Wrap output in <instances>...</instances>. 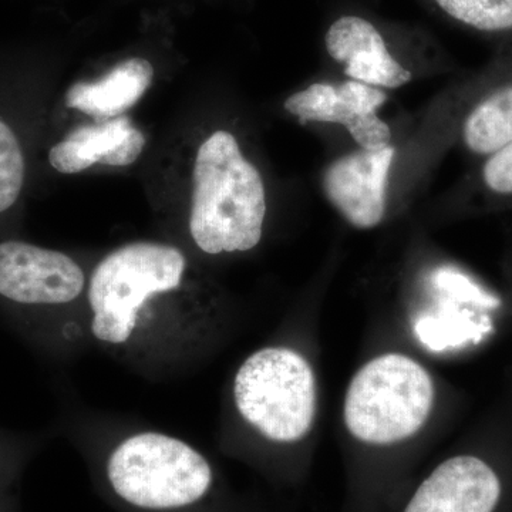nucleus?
Returning <instances> with one entry per match:
<instances>
[{
  "label": "nucleus",
  "instance_id": "f257e3e1",
  "mask_svg": "<svg viewBox=\"0 0 512 512\" xmlns=\"http://www.w3.org/2000/svg\"><path fill=\"white\" fill-rule=\"evenodd\" d=\"M265 215V185L258 168L231 133L212 134L194 165L190 229L195 244L211 255L254 249Z\"/></svg>",
  "mask_w": 512,
  "mask_h": 512
},
{
  "label": "nucleus",
  "instance_id": "f03ea898",
  "mask_svg": "<svg viewBox=\"0 0 512 512\" xmlns=\"http://www.w3.org/2000/svg\"><path fill=\"white\" fill-rule=\"evenodd\" d=\"M117 500L137 512H185L205 503L215 484L207 458L174 437L143 433L114 448L104 467Z\"/></svg>",
  "mask_w": 512,
  "mask_h": 512
},
{
  "label": "nucleus",
  "instance_id": "7ed1b4c3",
  "mask_svg": "<svg viewBox=\"0 0 512 512\" xmlns=\"http://www.w3.org/2000/svg\"><path fill=\"white\" fill-rule=\"evenodd\" d=\"M434 402L433 380L412 357L383 355L353 376L345 397V424L369 446H393L424 426Z\"/></svg>",
  "mask_w": 512,
  "mask_h": 512
},
{
  "label": "nucleus",
  "instance_id": "20e7f679",
  "mask_svg": "<svg viewBox=\"0 0 512 512\" xmlns=\"http://www.w3.org/2000/svg\"><path fill=\"white\" fill-rule=\"evenodd\" d=\"M234 397L239 414L275 443L305 439L315 421V373L292 349L266 348L249 356L235 376Z\"/></svg>",
  "mask_w": 512,
  "mask_h": 512
},
{
  "label": "nucleus",
  "instance_id": "39448f33",
  "mask_svg": "<svg viewBox=\"0 0 512 512\" xmlns=\"http://www.w3.org/2000/svg\"><path fill=\"white\" fill-rule=\"evenodd\" d=\"M184 269V255L170 245L136 242L111 252L90 281L94 336L103 342H126L144 302L178 288Z\"/></svg>",
  "mask_w": 512,
  "mask_h": 512
},
{
  "label": "nucleus",
  "instance_id": "423d86ee",
  "mask_svg": "<svg viewBox=\"0 0 512 512\" xmlns=\"http://www.w3.org/2000/svg\"><path fill=\"white\" fill-rule=\"evenodd\" d=\"M387 101L379 87L346 80L318 82L293 93L285 100V110L305 123L339 124L363 150L392 146V128L377 114Z\"/></svg>",
  "mask_w": 512,
  "mask_h": 512
},
{
  "label": "nucleus",
  "instance_id": "0eeeda50",
  "mask_svg": "<svg viewBox=\"0 0 512 512\" xmlns=\"http://www.w3.org/2000/svg\"><path fill=\"white\" fill-rule=\"evenodd\" d=\"M82 268L62 252L8 241L0 244V295L28 305L72 302L83 291Z\"/></svg>",
  "mask_w": 512,
  "mask_h": 512
},
{
  "label": "nucleus",
  "instance_id": "6e6552de",
  "mask_svg": "<svg viewBox=\"0 0 512 512\" xmlns=\"http://www.w3.org/2000/svg\"><path fill=\"white\" fill-rule=\"evenodd\" d=\"M394 156L393 146L359 148L326 167L322 178L326 198L352 227L372 229L384 220Z\"/></svg>",
  "mask_w": 512,
  "mask_h": 512
},
{
  "label": "nucleus",
  "instance_id": "1a4fd4ad",
  "mask_svg": "<svg viewBox=\"0 0 512 512\" xmlns=\"http://www.w3.org/2000/svg\"><path fill=\"white\" fill-rule=\"evenodd\" d=\"M325 47L349 80L383 90L412 82V72L389 52L382 33L367 19L342 16L335 20L326 32Z\"/></svg>",
  "mask_w": 512,
  "mask_h": 512
},
{
  "label": "nucleus",
  "instance_id": "9d476101",
  "mask_svg": "<svg viewBox=\"0 0 512 512\" xmlns=\"http://www.w3.org/2000/svg\"><path fill=\"white\" fill-rule=\"evenodd\" d=\"M464 150L478 160L512 141V46L493 64L478 86L460 126Z\"/></svg>",
  "mask_w": 512,
  "mask_h": 512
},
{
  "label": "nucleus",
  "instance_id": "9b49d317",
  "mask_svg": "<svg viewBox=\"0 0 512 512\" xmlns=\"http://www.w3.org/2000/svg\"><path fill=\"white\" fill-rule=\"evenodd\" d=\"M146 137L126 116L94 126L74 128L62 143L52 147L49 161L62 174L82 173L100 163L126 167L143 153Z\"/></svg>",
  "mask_w": 512,
  "mask_h": 512
},
{
  "label": "nucleus",
  "instance_id": "f8f14e48",
  "mask_svg": "<svg viewBox=\"0 0 512 512\" xmlns=\"http://www.w3.org/2000/svg\"><path fill=\"white\" fill-rule=\"evenodd\" d=\"M153 79V64L131 57L97 82L74 83L67 92L66 106L90 116L116 119L144 96Z\"/></svg>",
  "mask_w": 512,
  "mask_h": 512
},
{
  "label": "nucleus",
  "instance_id": "ddd939ff",
  "mask_svg": "<svg viewBox=\"0 0 512 512\" xmlns=\"http://www.w3.org/2000/svg\"><path fill=\"white\" fill-rule=\"evenodd\" d=\"M460 25L512 46V0H434Z\"/></svg>",
  "mask_w": 512,
  "mask_h": 512
},
{
  "label": "nucleus",
  "instance_id": "4468645a",
  "mask_svg": "<svg viewBox=\"0 0 512 512\" xmlns=\"http://www.w3.org/2000/svg\"><path fill=\"white\" fill-rule=\"evenodd\" d=\"M463 194L483 202L485 207L512 205V141L480 160Z\"/></svg>",
  "mask_w": 512,
  "mask_h": 512
},
{
  "label": "nucleus",
  "instance_id": "2eb2a0df",
  "mask_svg": "<svg viewBox=\"0 0 512 512\" xmlns=\"http://www.w3.org/2000/svg\"><path fill=\"white\" fill-rule=\"evenodd\" d=\"M25 180V160L18 138L8 124L0 121V212L18 200Z\"/></svg>",
  "mask_w": 512,
  "mask_h": 512
}]
</instances>
